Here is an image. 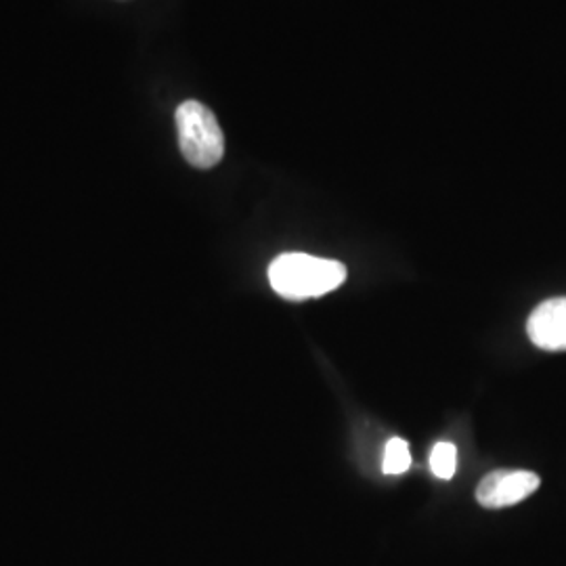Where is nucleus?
Wrapping results in <instances>:
<instances>
[{
	"label": "nucleus",
	"mask_w": 566,
	"mask_h": 566,
	"mask_svg": "<svg viewBox=\"0 0 566 566\" xmlns=\"http://www.w3.org/2000/svg\"><path fill=\"white\" fill-rule=\"evenodd\" d=\"M346 282V266L304 252H285L269 264V283L285 301H308Z\"/></svg>",
	"instance_id": "obj_1"
},
{
	"label": "nucleus",
	"mask_w": 566,
	"mask_h": 566,
	"mask_svg": "<svg viewBox=\"0 0 566 566\" xmlns=\"http://www.w3.org/2000/svg\"><path fill=\"white\" fill-rule=\"evenodd\" d=\"M539 485L542 479L531 470H493L476 489V502L491 510L514 506L533 495Z\"/></svg>",
	"instance_id": "obj_3"
},
{
	"label": "nucleus",
	"mask_w": 566,
	"mask_h": 566,
	"mask_svg": "<svg viewBox=\"0 0 566 566\" xmlns=\"http://www.w3.org/2000/svg\"><path fill=\"white\" fill-rule=\"evenodd\" d=\"M411 465V455H409V446L403 439L395 437L388 441L385 451V462L382 470L386 474H403Z\"/></svg>",
	"instance_id": "obj_6"
},
{
	"label": "nucleus",
	"mask_w": 566,
	"mask_h": 566,
	"mask_svg": "<svg viewBox=\"0 0 566 566\" xmlns=\"http://www.w3.org/2000/svg\"><path fill=\"white\" fill-rule=\"evenodd\" d=\"M430 468L434 476L449 481L458 470V447L453 443H437L430 453Z\"/></svg>",
	"instance_id": "obj_5"
},
{
	"label": "nucleus",
	"mask_w": 566,
	"mask_h": 566,
	"mask_svg": "<svg viewBox=\"0 0 566 566\" xmlns=\"http://www.w3.org/2000/svg\"><path fill=\"white\" fill-rule=\"evenodd\" d=\"M175 120L182 158L193 168L208 170L223 160L224 135L210 107L189 99L177 107Z\"/></svg>",
	"instance_id": "obj_2"
},
{
	"label": "nucleus",
	"mask_w": 566,
	"mask_h": 566,
	"mask_svg": "<svg viewBox=\"0 0 566 566\" xmlns=\"http://www.w3.org/2000/svg\"><path fill=\"white\" fill-rule=\"evenodd\" d=\"M526 334L542 350H566V296L539 304L526 322Z\"/></svg>",
	"instance_id": "obj_4"
}]
</instances>
